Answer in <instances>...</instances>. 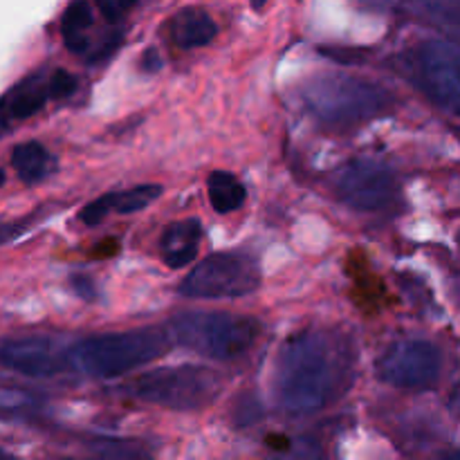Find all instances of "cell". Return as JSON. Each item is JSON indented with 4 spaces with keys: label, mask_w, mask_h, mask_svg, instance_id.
Wrapping results in <instances>:
<instances>
[{
    "label": "cell",
    "mask_w": 460,
    "mask_h": 460,
    "mask_svg": "<svg viewBox=\"0 0 460 460\" xmlns=\"http://www.w3.org/2000/svg\"><path fill=\"white\" fill-rule=\"evenodd\" d=\"M355 346L337 328L310 326L281 344L274 364V400L288 413H317L353 385Z\"/></svg>",
    "instance_id": "1"
},
{
    "label": "cell",
    "mask_w": 460,
    "mask_h": 460,
    "mask_svg": "<svg viewBox=\"0 0 460 460\" xmlns=\"http://www.w3.org/2000/svg\"><path fill=\"white\" fill-rule=\"evenodd\" d=\"M169 340L166 332L155 328L85 337L66 350L67 367L97 380L128 376L162 358L169 350Z\"/></svg>",
    "instance_id": "2"
},
{
    "label": "cell",
    "mask_w": 460,
    "mask_h": 460,
    "mask_svg": "<svg viewBox=\"0 0 460 460\" xmlns=\"http://www.w3.org/2000/svg\"><path fill=\"white\" fill-rule=\"evenodd\" d=\"M305 108L323 124L358 126L389 111L391 94L359 76L331 72L310 79L301 88Z\"/></svg>",
    "instance_id": "3"
},
{
    "label": "cell",
    "mask_w": 460,
    "mask_h": 460,
    "mask_svg": "<svg viewBox=\"0 0 460 460\" xmlns=\"http://www.w3.org/2000/svg\"><path fill=\"white\" fill-rule=\"evenodd\" d=\"M171 340L202 358L236 359L245 355L259 340L261 323L254 317H243L216 310H189L180 313L169 323Z\"/></svg>",
    "instance_id": "4"
},
{
    "label": "cell",
    "mask_w": 460,
    "mask_h": 460,
    "mask_svg": "<svg viewBox=\"0 0 460 460\" xmlns=\"http://www.w3.org/2000/svg\"><path fill=\"white\" fill-rule=\"evenodd\" d=\"M218 373L202 367H169L148 371L128 385V394L142 402L171 411H200L218 398Z\"/></svg>",
    "instance_id": "5"
},
{
    "label": "cell",
    "mask_w": 460,
    "mask_h": 460,
    "mask_svg": "<svg viewBox=\"0 0 460 460\" xmlns=\"http://www.w3.org/2000/svg\"><path fill=\"white\" fill-rule=\"evenodd\" d=\"M259 265L238 252H216L196 265L180 283L187 299H238L259 290Z\"/></svg>",
    "instance_id": "6"
},
{
    "label": "cell",
    "mask_w": 460,
    "mask_h": 460,
    "mask_svg": "<svg viewBox=\"0 0 460 460\" xmlns=\"http://www.w3.org/2000/svg\"><path fill=\"white\" fill-rule=\"evenodd\" d=\"M413 70L427 97L443 111L460 117V43L425 40L413 54Z\"/></svg>",
    "instance_id": "7"
},
{
    "label": "cell",
    "mask_w": 460,
    "mask_h": 460,
    "mask_svg": "<svg viewBox=\"0 0 460 460\" xmlns=\"http://www.w3.org/2000/svg\"><path fill=\"white\" fill-rule=\"evenodd\" d=\"M443 355L431 341L400 340L377 359V376L400 391H422L438 382Z\"/></svg>",
    "instance_id": "8"
},
{
    "label": "cell",
    "mask_w": 460,
    "mask_h": 460,
    "mask_svg": "<svg viewBox=\"0 0 460 460\" xmlns=\"http://www.w3.org/2000/svg\"><path fill=\"white\" fill-rule=\"evenodd\" d=\"M335 191L355 211L386 209L398 196L394 171L376 160H353L335 175Z\"/></svg>",
    "instance_id": "9"
},
{
    "label": "cell",
    "mask_w": 460,
    "mask_h": 460,
    "mask_svg": "<svg viewBox=\"0 0 460 460\" xmlns=\"http://www.w3.org/2000/svg\"><path fill=\"white\" fill-rule=\"evenodd\" d=\"M0 367L18 376L48 380L67 371V353L58 349L54 341L25 337V340H9L0 344Z\"/></svg>",
    "instance_id": "10"
},
{
    "label": "cell",
    "mask_w": 460,
    "mask_h": 460,
    "mask_svg": "<svg viewBox=\"0 0 460 460\" xmlns=\"http://www.w3.org/2000/svg\"><path fill=\"white\" fill-rule=\"evenodd\" d=\"M52 72H36L13 85L12 90L0 97V137L18 121H25L43 111L45 103L52 99V85H49Z\"/></svg>",
    "instance_id": "11"
},
{
    "label": "cell",
    "mask_w": 460,
    "mask_h": 460,
    "mask_svg": "<svg viewBox=\"0 0 460 460\" xmlns=\"http://www.w3.org/2000/svg\"><path fill=\"white\" fill-rule=\"evenodd\" d=\"M160 196V184H139V187L126 189V191L106 193V196L94 198L93 202H88V205L79 211V220L85 225H99L108 214H137V211L153 205Z\"/></svg>",
    "instance_id": "12"
},
{
    "label": "cell",
    "mask_w": 460,
    "mask_h": 460,
    "mask_svg": "<svg viewBox=\"0 0 460 460\" xmlns=\"http://www.w3.org/2000/svg\"><path fill=\"white\" fill-rule=\"evenodd\" d=\"M200 238H202L200 220L187 218V220H178V223L169 225L160 238L162 261H164L171 270L187 268V265L196 259Z\"/></svg>",
    "instance_id": "13"
},
{
    "label": "cell",
    "mask_w": 460,
    "mask_h": 460,
    "mask_svg": "<svg viewBox=\"0 0 460 460\" xmlns=\"http://www.w3.org/2000/svg\"><path fill=\"white\" fill-rule=\"evenodd\" d=\"M218 34V25L202 7H184L171 18V39L180 49L205 48Z\"/></svg>",
    "instance_id": "14"
},
{
    "label": "cell",
    "mask_w": 460,
    "mask_h": 460,
    "mask_svg": "<svg viewBox=\"0 0 460 460\" xmlns=\"http://www.w3.org/2000/svg\"><path fill=\"white\" fill-rule=\"evenodd\" d=\"M12 166L22 182L34 184L54 173L57 160L40 142H22L12 151Z\"/></svg>",
    "instance_id": "15"
},
{
    "label": "cell",
    "mask_w": 460,
    "mask_h": 460,
    "mask_svg": "<svg viewBox=\"0 0 460 460\" xmlns=\"http://www.w3.org/2000/svg\"><path fill=\"white\" fill-rule=\"evenodd\" d=\"M209 202L216 214H232L238 211L247 200V191L241 180L227 171H214L207 180Z\"/></svg>",
    "instance_id": "16"
},
{
    "label": "cell",
    "mask_w": 460,
    "mask_h": 460,
    "mask_svg": "<svg viewBox=\"0 0 460 460\" xmlns=\"http://www.w3.org/2000/svg\"><path fill=\"white\" fill-rule=\"evenodd\" d=\"M93 27V9L85 0H72L61 18V34L66 48L72 52L88 49V30Z\"/></svg>",
    "instance_id": "17"
},
{
    "label": "cell",
    "mask_w": 460,
    "mask_h": 460,
    "mask_svg": "<svg viewBox=\"0 0 460 460\" xmlns=\"http://www.w3.org/2000/svg\"><path fill=\"white\" fill-rule=\"evenodd\" d=\"M93 452L99 460H151V454L133 440L99 438L93 443Z\"/></svg>",
    "instance_id": "18"
},
{
    "label": "cell",
    "mask_w": 460,
    "mask_h": 460,
    "mask_svg": "<svg viewBox=\"0 0 460 460\" xmlns=\"http://www.w3.org/2000/svg\"><path fill=\"white\" fill-rule=\"evenodd\" d=\"M418 9L445 27H460V0H416Z\"/></svg>",
    "instance_id": "19"
},
{
    "label": "cell",
    "mask_w": 460,
    "mask_h": 460,
    "mask_svg": "<svg viewBox=\"0 0 460 460\" xmlns=\"http://www.w3.org/2000/svg\"><path fill=\"white\" fill-rule=\"evenodd\" d=\"M277 460H326L323 447L310 436L286 440L281 449H277Z\"/></svg>",
    "instance_id": "20"
},
{
    "label": "cell",
    "mask_w": 460,
    "mask_h": 460,
    "mask_svg": "<svg viewBox=\"0 0 460 460\" xmlns=\"http://www.w3.org/2000/svg\"><path fill=\"white\" fill-rule=\"evenodd\" d=\"M49 85H52V99H66L70 97V94H75L76 76L70 75L67 70L57 67V70H52V75H49Z\"/></svg>",
    "instance_id": "21"
},
{
    "label": "cell",
    "mask_w": 460,
    "mask_h": 460,
    "mask_svg": "<svg viewBox=\"0 0 460 460\" xmlns=\"http://www.w3.org/2000/svg\"><path fill=\"white\" fill-rule=\"evenodd\" d=\"M99 7V12L103 13V18L111 22L121 21L130 9L137 4V0H94Z\"/></svg>",
    "instance_id": "22"
},
{
    "label": "cell",
    "mask_w": 460,
    "mask_h": 460,
    "mask_svg": "<svg viewBox=\"0 0 460 460\" xmlns=\"http://www.w3.org/2000/svg\"><path fill=\"white\" fill-rule=\"evenodd\" d=\"M236 416L241 425H252V422H256L261 416H263V411H261V404L256 402L254 398L247 395V398H243L241 407L236 409Z\"/></svg>",
    "instance_id": "23"
},
{
    "label": "cell",
    "mask_w": 460,
    "mask_h": 460,
    "mask_svg": "<svg viewBox=\"0 0 460 460\" xmlns=\"http://www.w3.org/2000/svg\"><path fill=\"white\" fill-rule=\"evenodd\" d=\"M72 290H75L76 295L81 296V299H85V301L94 299V286H93V281H90V279L72 277Z\"/></svg>",
    "instance_id": "24"
},
{
    "label": "cell",
    "mask_w": 460,
    "mask_h": 460,
    "mask_svg": "<svg viewBox=\"0 0 460 460\" xmlns=\"http://www.w3.org/2000/svg\"><path fill=\"white\" fill-rule=\"evenodd\" d=\"M139 66H142L144 72H155V70H160V66H162L160 52H157V49H153V48H148L146 52H144L142 63H139Z\"/></svg>",
    "instance_id": "25"
},
{
    "label": "cell",
    "mask_w": 460,
    "mask_h": 460,
    "mask_svg": "<svg viewBox=\"0 0 460 460\" xmlns=\"http://www.w3.org/2000/svg\"><path fill=\"white\" fill-rule=\"evenodd\" d=\"M449 409H452L454 416L460 418V382L454 386L452 394H449Z\"/></svg>",
    "instance_id": "26"
},
{
    "label": "cell",
    "mask_w": 460,
    "mask_h": 460,
    "mask_svg": "<svg viewBox=\"0 0 460 460\" xmlns=\"http://www.w3.org/2000/svg\"><path fill=\"white\" fill-rule=\"evenodd\" d=\"M0 460H21V458H16V456H13V454H9V452H4V449H0Z\"/></svg>",
    "instance_id": "27"
},
{
    "label": "cell",
    "mask_w": 460,
    "mask_h": 460,
    "mask_svg": "<svg viewBox=\"0 0 460 460\" xmlns=\"http://www.w3.org/2000/svg\"><path fill=\"white\" fill-rule=\"evenodd\" d=\"M263 4H265V0H252V7H254L256 12H259V9H263Z\"/></svg>",
    "instance_id": "28"
},
{
    "label": "cell",
    "mask_w": 460,
    "mask_h": 460,
    "mask_svg": "<svg viewBox=\"0 0 460 460\" xmlns=\"http://www.w3.org/2000/svg\"><path fill=\"white\" fill-rule=\"evenodd\" d=\"M447 460H460V452H454V454H449Z\"/></svg>",
    "instance_id": "29"
},
{
    "label": "cell",
    "mask_w": 460,
    "mask_h": 460,
    "mask_svg": "<svg viewBox=\"0 0 460 460\" xmlns=\"http://www.w3.org/2000/svg\"><path fill=\"white\" fill-rule=\"evenodd\" d=\"M3 184H4V171L0 169V187H3Z\"/></svg>",
    "instance_id": "30"
},
{
    "label": "cell",
    "mask_w": 460,
    "mask_h": 460,
    "mask_svg": "<svg viewBox=\"0 0 460 460\" xmlns=\"http://www.w3.org/2000/svg\"><path fill=\"white\" fill-rule=\"evenodd\" d=\"M458 245H460V234H458Z\"/></svg>",
    "instance_id": "31"
},
{
    "label": "cell",
    "mask_w": 460,
    "mask_h": 460,
    "mask_svg": "<svg viewBox=\"0 0 460 460\" xmlns=\"http://www.w3.org/2000/svg\"><path fill=\"white\" fill-rule=\"evenodd\" d=\"M67 460H70V458H67Z\"/></svg>",
    "instance_id": "32"
}]
</instances>
